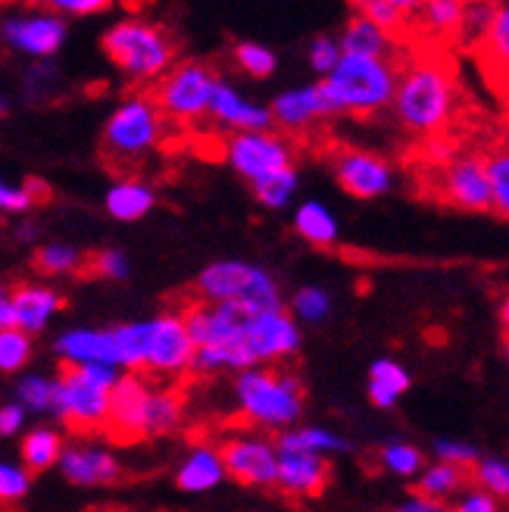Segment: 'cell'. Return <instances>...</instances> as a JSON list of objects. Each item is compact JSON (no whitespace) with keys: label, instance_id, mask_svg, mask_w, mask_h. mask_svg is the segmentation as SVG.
I'll list each match as a JSON object with an SVG mask.
<instances>
[{"label":"cell","instance_id":"cell-1","mask_svg":"<svg viewBox=\"0 0 509 512\" xmlns=\"http://www.w3.org/2000/svg\"><path fill=\"white\" fill-rule=\"evenodd\" d=\"M122 369H138L150 375H178L191 369L194 344L185 331L182 313H160L154 319L113 325Z\"/></svg>","mask_w":509,"mask_h":512},{"label":"cell","instance_id":"cell-2","mask_svg":"<svg viewBox=\"0 0 509 512\" xmlns=\"http://www.w3.org/2000/svg\"><path fill=\"white\" fill-rule=\"evenodd\" d=\"M391 107L397 119L416 135H438L450 122L456 107V85L450 79L447 66L435 60H413L400 75Z\"/></svg>","mask_w":509,"mask_h":512},{"label":"cell","instance_id":"cell-3","mask_svg":"<svg viewBox=\"0 0 509 512\" xmlns=\"http://www.w3.org/2000/svg\"><path fill=\"white\" fill-rule=\"evenodd\" d=\"M397 75L394 57H341L322 79V88L335 113L369 116L391 107Z\"/></svg>","mask_w":509,"mask_h":512},{"label":"cell","instance_id":"cell-4","mask_svg":"<svg viewBox=\"0 0 509 512\" xmlns=\"http://www.w3.org/2000/svg\"><path fill=\"white\" fill-rule=\"evenodd\" d=\"M235 400L241 416L260 428L288 431L303 416L307 391L294 372L285 369H244L235 378Z\"/></svg>","mask_w":509,"mask_h":512},{"label":"cell","instance_id":"cell-5","mask_svg":"<svg viewBox=\"0 0 509 512\" xmlns=\"http://www.w3.org/2000/svg\"><path fill=\"white\" fill-rule=\"evenodd\" d=\"M104 54L122 75H129L135 82H150L172 69L175 41L163 25L129 16L107 29Z\"/></svg>","mask_w":509,"mask_h":512},{"label":"cell","instance_id":"cell-6","mask_svg":"<svg viewBox=\"0 0 509 512\" xmlns=\"http://www.w3.org/2000/svg\"><path fill=\"white\" fill-rule=\"evenodd\" d=\"M197 291L203 303H241L253 313L285 310L282 285L263 266L244 260H216L197 275Z\"/></svg>","mask_w":509,"mask_h":512},{"label":"cell","instance_id":"cell-7","mask_svg":"<svg viewBox=\"0 0 509 512\" xmlns=\"http://www.w3.org/2000/svg\"><path fill=\"white\" fill-rule=\"evenodd\" d=\"M160 138H163V113L154 107V100L125 97L104 122L100 147H104L107 160L132 166L141 157H147L160 144Z\"/></svg>","mask_w":509,"mask_h":512},{"label":"cell","instance_id":"cell-8","mask_svg":"<svg viewBox=\"0 0 509 512\" xmlns=\"http://www.w3.org/2000/svg\"><path fill=\"white\" fill-rule=\"evenodd\" d=\"M216 82H219V75L207 63H200V60L172 63V69L160 75L150 100H154V107L160 113L172 119H200L210 107Z\"/></svg>","mask_w":509,"mask_h":512},{"label":"cell","instance_id":"cell-9","mask_svg":"<svg viewBox=\"0 0 509 512\" xmlns=\"http://www.w3.org/2000/svg\"><path fill=\"white\" fill-rule=\"evenodd\" d=\"M150 397H154V384L138 372H129L116 381L104 422L110 441L138 444L150 438Z\"/></svg>","mask_w":509,"mask_h":512},{"label":"cell","instance_id":"cell-10","mask_svg":"<svg viewBox=\"0 0 509 512\" xmlns=\"http://www.w3.org/2000/svg\"><path fill=\"white\" fill-rule=\"evenodd\" d=\"M225 160L244 182H260V178L294 166V150L282 135L272 132H241L225 141Z\"/></svg>","mask_w":509,"mask_h":512},{"label":"cell","instance_id":"cell-11","mask_svg":"<svg viewBox=\"0 0 509 512\" xmlns=\"http://www.w3.org/2000/svg\"><path fill=\"white\" fill-rule=\"evenodd\" d=\"M300 344H303L300 325L291 319L288 310L253 313L244 331V350L250 366L291 360V356L300 353Z\"/></svg>","mask_w":509,"mask_h":512},{"label":"cell","instance_id":"cell-12","mask_svg":"<svg viewBox=\"0 0 509 512\" xmlns=\"http://www.w3.org/2000/svg\"><path fill=\"white\" fill-rule=\"evenodd\" d=\"M69 25L60 13H13L0 25V38L16 54L25 57H54L66 44Z\"/></svg>","mask_w":509,"mask_h":512},{"label":"cell","instance_id":"cell-13","mask_svg":"<svg viewBox=\"0 0 509 512\" xmlns=\"http://www.w3.org/2000/svg\"><path fill=\"white\" fill-rule=\"evenodd\" d=\"M332 169L338 185L356 197V200H375L385 197L394 188V169L385 157L378 153L360 150V147H344L332 157Z\"/></svg>","mask_w":509,"mask_h":512},{"label":"cell","instance_id":"cell-14","mask_svg":"<svg viewBox=\"0 0 509 512\" xmlns=\"http://www.w3.org/2000/svg\"><path fill=\"white\" fill-rule=\"evenodd\" d=\"M110 409V394L91 388L88 381L75 375V369L63 366L57 375V397H54V413L75 431H94L104 428Z\"/></svg>","mask_w":509,"mask_h":512},{"label":"cell","instance_id":"cell-15","mask_svg":"<svg viewBox=\"0 0 509 512\" xmlns=\"http://www.w3.org/2000/svg\"><path fill=\"white\" fill-rule=\"evenodd\" d=\"M219 450L225 475L247 488H272L278 478V450L266 438H228Z\"/></svg>","mask_w":509,"mask_h":512},{"label":"cell","instance_id":"cell-16","mask_svg":"<svg viewBox=\"0 0 509 512\" xmlns=\"http://www.w3.org/2000/svg\"><path fill=\"white\" fill-rule=\"evenodd\" d=\"M60 472L75 488H110L122 478V463L116 453L97 444H69L60 456Z\"/></svg>","mask_w":509,"mask_h":512},{"label":"cell","instance_id":"cell-17","mask_svg":"<svg viewBox=\"0 0 509 512\" xmlns=\"http://www.w3.org/2000/svg\"><path fill=\"white\" fill-rule=\"evenodd\" d=\"M63 366H113L122 369V353L113 328H66L57 338Z\"/></svg>","mask_w":509,"mask_h":512},{"label":"cell","instance_id":"cell-18","mask_svg":"<svg viewBox=\"0 0 509 512\" xmlns=\"http://www.w3.org/2000/svg\"><path fill=\"white\" fill-rule=\"evenodd\" d=\"M269 116H272V122L288 128V132H303V128H310L313 122L332 119L338 113L332 107V100H328L322 82H313V85L291 88V91L278 94L269 104Z\"/></svg>","mask_w":509,"mask_h":512},{"label":"cell","instance_id":"cell-19","mask_svg":"<svg viewBox=\"0 0 509 512\" xmlns=\"http://www.w3.org/2000/svg\"><path fill=\"white\" fill-rule=\"evenodd\" d=\"M441 188L450 203H456V207H463L469 213L491 210V191H488L485 163H481V157H460L450 166H444Z\"/></svg>","mask_w":509,"mask_h":512},{"label":"cell","instance_id":"cell-20","mask_svg":"<svg viewBox=\"0 0 509 512\" xmlns=\"http://www.w3.org/2000/svg\"><path fill=\"white\" fill-rule=\"evenodd\" d=\"M207 113L219 125L232 128L235 135H241V132H269V125H272L269 107L257 104V100H247L238 88H232V85L222 82V79L213 88Z\"/></svg>","mask_w":509,"mask_h":512},{"label":"cell","instance_id":"cell-21","mask_svg":"<svg viewBox=\"0 0 509 512\" xmlns=\"http://www.w3.org/2000/svg\"><path fill=\"white\" fill-rule=\"evenodd\" d=\"M63 310V294L47 285H19L10 291V328L22 335H41L57 313Z\"/></svg>","mask_w":509,"mask_h":512},{"label":"cell","instance_id":"cell-22","mask_svg":"<svg viewBox=\"0 0 509 512\" xmlns=\"http://www.w3.org/2000/svg\"><path fill=\"white\" fill-rule=\"evenodd\" d=\"M332 478V463L310 453H278L275 484L291 497H319Z\"/></svg>","mask_w":509,"mask_h":512},{"label":"cell","instance_id":"cell-23","mask_svg":"<svg viewBox=\"0 0 509 512\" xmlns=\"http://www.w3.org/2000/svg\"><path fill=\"white\" fill-rule=\"evenodd\" d=\"M222 481H225V469H222L219 450H216V447H207V444L194 447V450L182 459V466L175 469V488H178V491H185V494H207V491H216Z\"/></svg>","mask_w":509,"mask_h":512},{"label":"cell","instance_id":"cell-24","mask_svg":"<svg viewBox=\"0 0 509 512\" xmlns=\"http://www.w3.org/2000/svg\"><path fill=\"white\" fill-rule=\"evenodd\" d=\"M104 207H107L110 219H116V222H138L157 207V191L138 182V178H119V182L107 191Z\"/></svg>","mask_w":509,"mask_h":512},{"label":"cell","instance_id":"cell-25","mask_svg":"<svg viewBox=\"0 0 509 512\" xmlns=\"http://www.w3.org/2000/svg\"><path fill=\"white\" fill-rule=\"evenodd\" d=\"M335 41H338L341 57H391V50H394V38L388 32H381L378 25H372L360 13L347 19L341 38Z\"/></svg>","mask_w":509,"mask_h":512},{"label":"cell","instance_id":"cell-26","mask_svg":"<svg viewBox=\"0 0 509 512\" xmlns=\"http://www.w3.org/2000/svg\"><path fill=\"white\" fill-rule=\"evenodd\" d=\"M278 453H310V456H332V453H347L350 444L332 428L319 425H303V428H288L275 444Z\"/></svg>","mask_w":509,"mask_h":512},{"label":"cell","instance_id":"cell-27","mask_svg":"<svg viewBox=\"0 0 509 512\" xmlns=\"http://www.w3.org/2000/svg\"><path fill=\"white\" fill-rule=\"evenodd\" d=\"M410 391V372L397 360H375L369 369V400L378 409H394Z\"/></svg>","mask_w":509,"mask_h":512},{"label":"cell","instance_id":"cell-28","mask_svg":"<svg viewBox=\"0 0 509 512\" xmlns=\"http://www.w3.org/2000/svg\"><path fill=\"white\" fill-rule=\"evenodd\" d=\"M294 228L297 235L307 241V244H316V247H328L335 244L338 235H341V225H338V216L325 207L319 200H307L300 203L297 213H294Z\"/></svg>","mask_w":509,"mask_h":512},{"label":"cell","instance_id":"cell-29","mask_svg":"<svg viewBox=\"0 0 509 512\" xmlns=\"http://www.w3.org/2000/svg\"><path fill=\"white\" fill-rule=\"evenodd\" d=\"M63 434L57 428H35L29 431L22 438V469H29V472H47V469H54L60 463V456H63Z\"/></svg>","mask_w":509,"mask_h":512},{"label":"cell","instance_id":"cell-30","mask_svg":"<svg viewBox=\"0 0 509 512\" xmlns=\"http://www.w3.org/2000/svg\"><path fill=\"white\" fill-rule=\"evenodd\" d=\"M466 484V472L447 466V463H431L419 472V484H416V494L431 497V500H447L453 494H460Z\"/></svg>","mask_w":509,"mask_h":512},{"label":"cell","instance_id":"cell-31","mask_svg":"<svg viewBox=\"0 0 509 512\" xmlns=\"http://www.w3.org/2000/svg\"><path fill=\"white\" fill-rule=\"evenodd\" d=\"M85 266V253L66 241H50L35 250V269L44 275H75Z\"/></svg>","mask_w":509,"mask_h":512},{"label":"cell","instance_id":"cell-32","mask_svg":"<svg viewBox=\"0 0 509 512\" xmlns=\"http://www.w3.org/2000/svg\"><path fill=\"white\" fill-rule=\"evenodd\" d=\"M294 194H297V169L294 166H288L282 172H272V175L260 178V182H253V197H257L269 210H285L294 200Z\"/></svg>","mask_w":509,"mask_h":512},{"label":"cell","instance_id":"cell-33","mask_svg":"<svg viewBox=\"0 0 509 512\" xmlns=\"http://www.w3.org/2000/svg\"><path fill=\"white\" fill-rule=\"evenodd\" d=\"M182 394L175 388H154V397H150V438H160V434H169L182 422Z\"/></svg>","mask_w":509,"mask_h":512},{"label":"cell","instance_id":"cell-34","mask_svg":"<svg viewBox=\"0 0 509 512\" xmlns=\"http://www.w3.org/2000/svg\"><path fill=\"white\" fill-rule=\"evenodd\" d=\"M16 403L25 413H54V397H57V378L50 375H25L16 388Z\"/></svg>","mask_w":509,"mask_h":512},{"label":"cell","instance_id":"cell-35","mask_svg":"<svg viewBox=\"0 0 509 512\" xmlns=\"http://www.w3.org/2000/svg\"><path fill=\"white\" fill-rule=\"evenodd\" d=\"M378 459H381V466L397 478H419V472L425 469V453L416 444H406V441L385 444Z\"/></svg>","mask_w":509,"mask_h":512},{"label":"cell","instance_id":"cell-36","mask_svg":"<svg viewBox=\"0 0 509 512\" xmlns=\"http://www.w3.org/2000/svg\"><path fill=\"white\" fill-rule=\"evenodd\" d=\"M413 7L416 4H403V0H363L356 10H360V16H366L372 25H378L381 32H388L394 38V32L410 19Z\"/></svg>","mask_w":509,"mask_h":512},{"label":"cell","instance_id":"cell-37","mask_svg":"<svg viewBox=\"0 0 509 512\" xmlns=\"http://www.w3.org/2000/svg\"><path fill=\"white\" fill-rule=\"evenodd\" d=\"M35 353V344L29 335H22L16 328H0V372L13 375L29 366Z\"/></svg>","mask_w":509,"mask_h":512},{"label":"cell","instance_id":"cell-38","mask_svg":"<svg viewBox=\"0 0 509 512\" xmlns=\"http://www.w3.org/2000/svg\"><path fill=\"white\" fill-rule=\"evenodd\" d=\"M328 313H332V294L319 285H307L291 297L294 322H325Z\"/></svg>","mask_w":509,"mask_h":512},{"label":"cell","instance_id":"cell-39","mask_svg":"<svg viewBox=\"0 0 509 512\" xmlns=\"http://www.w3.org/2000/svg\"><path fill=\"white\" fill-rule=\"evenodd\" d=\"M485 163V178H488V191H491V210H497L503 219L509 216V157L506 150L491 153Z\"/></svg>","mask_w":509,"mask_h":512},{"label":"cell","instance_id":"cell-40","mask_svg":"<svg viewBox=\"0 0 509 512\" xmlns=\"http://www.w3.org/2000/svg\"><path fill=\"white\" fill-rule=\"evenodd\" d=\"M235 63L250 75V79H269V75L278 69L275 50L260 44V41H241V44H235Z\"/></svg>","mask_w":509,"mask_h":512},{"label":"cell","instance_id":"cell-41","mask_svg":"<svg viewBox=\"0 0 509 512\" xmlns=\"http://www.w3.org/2000/svg\"><path fill=\"white\" fill-rule=\"evenodd\" d=\"M422 19L431 32L456 35V32H463L466 4H456V0H431V4L422 7Z\"/></svg>","mask_w":509,"mask_h":512},{"label":"cell","instance_id":"cell-42","mask_svg":"<svg viewBox=\"0 0 509 512\" xmlns=\"http://www.w3.org/2000/svg\"><path fill=\"white\" fill-rule=\"evenodd\" d=\"M47 191L41 188V182H7V178H0V213H10V216H22L35 210L38 197H44Z\"/></svg>","mask_w":509,"mask_h":512},{"label":"cell","instance_id":"cell-43","mask_svg":"<svg viewBox=\"0 0 509 512\" xmlns=\"http://www.w3.org/2000/svg\"><path fill=\"white\" fill-rule=\"evenodd\" d=\"M475 469V481H478V491L491 494L494 500L506 497L509 494V463L500 456H485L478 459L472 466Z\"/></svg>","mask_w":509,"mask_h":512},{"label":"cell","instance_id":"cell-44","mask_svg":"<svg viewBox=\"0 0 509 512\" xmlns=\"http://www.w3.org/2000/svg\"><path fill=\"white\" fill-rule=\"evenodd\" d=\"M485 50L491 63L506 69V57H509V7H494L491 19H488V29H485Z\"/></svg>","mask_w":509,"mask_h":512},{"label":"cell","instance_id":"cell-45","mask_svg":"<svg viewBox=\"0 0 509 512\" xmlns=\"http://www.w3.org/2000/svg\"><path fill=\"white\" fill-rule=\"evenodd\" d=\"M32 491V472L16 463H0V503H16Z\"/></svg>","mask_w":509,"mask_h":512},{"label":"cell","instance_id":"cell-46","mask_svg":"<svg viewBox=\"0 0 509 512\" xmlns=\"http://www.w3.org/2000/svg\"><path fill=\"white\" fill-rule=\"evenodd\" d=\"M435 456L438 463H447V466H456V469H472L478 463V450L466 441H453V438H438L435 441Z\"/></svg>","mask_w":509,"mask_h":512},{"label":"cell","instance_id":"cell-47","mask_svg":"<svg viewBox=\"0 0 509 512\" xmlns=\"http://www.w3.org/2000/svg\"><path fill=\"white\" fill-rule=\"evenodd\" d=\"M91 263H94V275L107 278V281H125V278H129V272H132L129 256H125L119 247H107V250H100Z\"/></svg>","mask_w":509,"mask_h":512},{"label":"cell","instance_id":"cell-48","mask_svg":"<svg viewBox=\"0 0 509 512\" xmlns=\"http://www.w3.org/2000/svg\"><path fill=\"white\" fill-rule=\"evenodd\" d=\"M338 60H341V50H338V41H335V38L316 35V38L310 41V66L322 75V79L335 69Z\"/></svg>","mask_w":509,"mask_h":512},{"label":"cell","instance_id":"cell-49","mask_svg":"<svg viewBox=\"0 0 509 512\" xmlns=\"http://www.w3.org/2000/svg\"><path fill=\"white\" fill-rule=\"evenodd\" d=\"M69 369H75V375H79L82 381H88L91 388L107 391V394L116 388V381L122 378L119 369H113V366H97V363H91V366H69Z\"/></svg>","mask_w":509,"mask_h":512},{"label":"cell","instance_id":"cell-50","mask_svg":"<svg viewBox=\"0 0 509 512\" xmlns=\"http://www.w3.org/2000/svg\"><path fill=\"white\" fill-rule=\"evenodd\" d=\"M450 512H500V500L472 488V491H466L460 500H456V506H450Z\"/></svg>","mask_w":509,"mask_h":512},{"label":"cell","instance_id":"cell-51","mask_svg":"<svg viewBox=\"0 0 509 512\" xmlns=\"http://www.w3.org/2000/svg\"><path fill=\"white\" fill-rule=\"evenodd\" d=\"M422 153H425V160L428 163H435V166H450L453 160H456V147H453V141L450 138H441V135H431L428 141H425V147H422Z\"/></svg>","mask_w":509,"mask_h":512},{"label":"cell","instance_id":"cell-52","mask_svg":"<svg viewBox=\"0 0 509 512\" xmlns=\"http://www.w3.org/2000/svg\"><path fill=\"white\" fill-rule=\"evenodd\" d=\"M25 428V409L19 403L0 406V438H13Z\"/></svg>","mask_w":509,"mask_h":512},{"label":"cell","instance_id":"cell-53","mask_svg":"<svg viewBox=\"0 0 509 512\" xmlns=\"http://www.w3.org/2000/svg\"><path fill=\"white\" fill-rule=\"evenodd\" d=\"M107 0H54V13H72V16H91L104 13Z\"/></svg>","mask_w":509,"mask_h":512},{"label":"cell","instance_id":"cell-54","mask_svg":"<svg viewBox=\"0 0 509 512\" xmlns=\"http://www.w3.org/2000/svg\"><path fill=\"white\" fill-rule=\"evenodd\" d=\"M394 512H450V506L441 503V500H431V497L413 494V497H406Z\"/></svg>","mask_w":509,"mask_h":512},{"label":"cell","instance_id":"cell-55","mask_svg":"<svg viewBox=\"0 0 509 512\" xmlns=\"http://www.w3.org/2000/svg\"><path fill=\"white\" fill-rule=\"evenodd\" d=\"M0 328H10V288L0 281Z\"/></svg>","mask_w":509,"mask_h":512},{"label":"cell","instance_id":"cell-56","mask_svg":"<svg viewBox=\"0 0 509 512\" xmlns=\"http://www.w3.org/2000/svg\"><path fill=\"white\" fill-rule=\"evenodd\" d=\"M19 232H22L19 238H29V241H32V238H35V232H38V228H35V225H22Z\"/></svg>","mask_w":509,"mask_h":512},{"label":"cell","instance_id":"cell-57","mask_svg":"<svg viewBox=\"0 0 509 512\" xmlns=\"http://www.w3.org/2000/svg\"><path fill=\"white\" fill-rule=\"evenodd\" d=\"M7 107H10V104H7V97H4V94H0V119H4V116H7Z\"/></svg>","mask_w":509,"mask_h":512},{"label":"cell","instance_id":"cell-58","mask_svg":"<svg viewBox=\"0 0 509 512\" xmlns=\"http://www.w3.org/2000/svg\"><path fill=\"white\" fill-rule=\"evenodd\" d=\"M125 512H132V509H125Z\"/></svg>","mask_w":509,"mask_h":512}]
</instances>
